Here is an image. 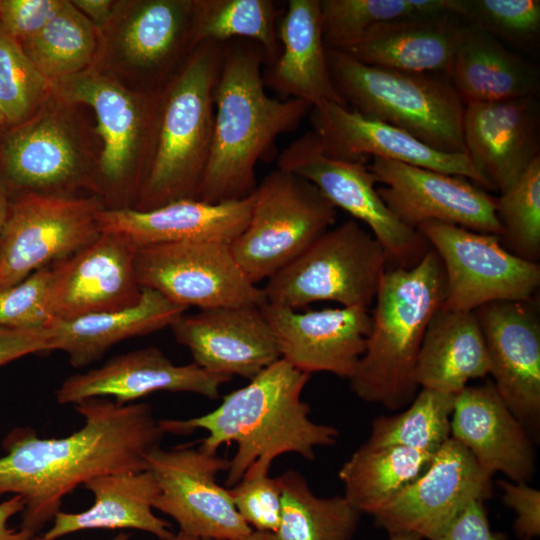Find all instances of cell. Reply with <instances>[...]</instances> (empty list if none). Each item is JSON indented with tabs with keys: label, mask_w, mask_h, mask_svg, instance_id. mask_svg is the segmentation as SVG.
Wrapping results in <instances>:
<instances>
[{
	"label": "cell",
	"mask_w": 540,
	"mask_h": 540,
	"mask_svg": "<svg viewBox=\"0 0 540 540\" xmlns=\"http://www.w3.org/2000/svg\"><path fill=\"white\" fill-rule=\"evenodd\" d=\"M459 27L450 13L398 18L376 24L345 53L371 66L447 75Z\"/></svg>",
	"instance_id": "obj_31"
},
{
	"label": "cell",
	"mask_w": 540,
	"mask_h": 540,
	"mask_svg": "<svg viewBox=\"0 0 540 540\" xmlns=\"http://www.w3.org/2000/svg\"><path fill=\"white\" fill-rule=\"evenodd\" d=\"M49 92L51 81L0 28V106L7 123L18 126L32 118Z\"/></svg>",
	"instance_id": "obj_42"
},
{
	"label": "cell",
	"mask_w": 540,
	"mask_h": 540,
	"mask_svg": "<svg viewBox=\"0 0 540 540\" xmlns=\"http://www.w3.org/2000/svg\"><path fill=\"white\" fill-rule=\"evenodd\" d=\"M260 309L282 359L310 375L327 372L347 379L352 376L371 330L368 308L298 312L266 302Z\"/></svg>",
	"instance_id": "obj_19"
},
{
	"label": "cell",
	"mask_w": 540,
	"mask_h": 540,
	"mask_svg": "<svg viewBox=\"0 0 540 540\" xmlns=\"http://www.w3.org/2000/svg\"><path fill=\"white\" fill-rule=\"evenodd\" d=\"M465 153L491 190L504 193L540 151V109L536 95L469 103L463 115Z\"/></svg>",
	"instance_id": "obj_21"
},
{
	"label": "cell",
	"mask_w": 540,
	"mask_h": 540,
	"mask_svg": "<svg viewBox=\"0 0 540 540\" xmlns=\"http://www.w3.org/2000/svg\"><path fill=\"white\" fill-rule=\"evenodd\" d=\"M25 508L24 499L20 495H12L0 503V540H34L36 536L19 528L14 530L8 527L10 518L22 513Z\"/></svg>",
	"instance_id": "obj_49"
},
{
	"label": "cell",
	"mask_w": 540,
	"mask_h": 540,
	"mask_svg": "<svg viewBox=\"0 0 540 540\" xmlns=\"http://www.w3.org/2000/svg\"><path fill=\"white\" fill-rule=\"evenodd\" d=\"M230 377L210 373L195 363L174 364L158 347L115 356L98 368L67 377L56 390L60 404H78L96 397H113L128 404L148 394L189 392L217 399Z\"/></svg>",
	"instance_id": "obj_23"
},
{
	"label": "cell",
	"mask_w": 540,
	"mask_h": 540,
	"mask_svg": "<svg viewBox=\"0 0 540 540\" xmlns=\"http://www.w3.org/2000/svg\"><path fill=\"white\" fill-rule=\"evenodd\" d=\"M193 363L221 376L252 379L281 358L260 307H219L182 315L170 327Z\"/></svg>",
	"instance_id": "obj_22"
},
{
	"label": "cell",
	"mask_w": 540,
	"mask_h": 540,
	"mask_svg": "<svg viewBox=\"0 0 540 540\" xmlns=\"http://www.w3.org/2000/svg\"><path fill=\"white\" fill-rule=\"evenodd\" d=\"M75 410L84 425L69 436L41 438L30 428H16L2 443L0 495L24 499L20 528L34 536L60 511L63 497L87 480L147 470L146 457L165 434L146 403L96 397Z\"/></svg>",
	"instance_id": "obj_1"
},
{
	"label": "cell",
	"mask_w": 540,
	"mask_h": 540,
	"mask_svg": "<svg viewBox=\"0 0 540 540\" xmlns=\"http://www.w3.org/2000/svg\"><path fill=\"white\" fill-rule=\"evenodd\" d=\"M533 299L498 301L473 311L493 384L532 439L540 430V319Z\"/></svg>",
	"instance_id": "obj_18"
},
{
	"label": "cell",
	"mask_w": 540,
	"mask_h": 540,
	"mask_svg": "<svg viewBox=\"0 0 540 540\" xmlns=\"http://www.w3.org/2000/svg\"><path fill=\"white\" fill-rule=\"evenodd\" d=\"M51 92L68 103L93 108L103 141L100 175L108 190L116 193L126 184L137 197L141 178L136 169L140 153L147 150L148 157L158 93L134 95L92 70L51 81Z\"/></svg>",
	"instance_id": "obj_14"
},
{
	"label": "cell",
	"mask_w": 540,
	"mask_h": 540,
	"mask_svg": "<svg viewBox=\"0 0 540 540\" xmlns=\"http://www.w3.org/2000/svg\"><path fill=\"white\" fill-rule=\"evenodd\" d=\"M8 210H9V203L7 201V197L4 193V190L0 186V234L5 224V221L8 215Z\"/></svg>",
	"instance_id": "obj_51"
},
{
	"label": "cell",
	"mask_w": 540,
	"mask_h": 540,
	"mask_svg": "<svg viewBox=\"0 0 540 540\" xmlns=\"http://www.w3.org/2000/svg\"><path fill=\"white\" fill-rule=\"evenodd\" d=\"M435 452L402 446H360L338 472L344 497L373 516L429 466Z\"/></svg>",
	"instance_id": "obj_34"
},
{
	"label": "cell",
	"mask_w": 540,
	"mask_h": 540,
	"mask_svg": "<svg viewBox=\"0 0 540 540\" xmlns=\"http://www.w3.org/2000/svg\"><path fill=\"white\" fill-rule=\"evenodd\" d=\"M105 208L98 196L20 194L9 204L0 234V290L94 241Z\"/></svg>",
	"instance_id": "obj_11"
},
{
	"label": "cell",
	"mask_w": 540,
	"mask_h": 540,
	"mask_svg": "<svg viewBox=\"0 0 540 540\" xmlns=\"http://www.w3.org/2000/svg\"><path fill=\"white\" fill-rule=\"evenodd\" d=\"M503 228L500 240L512 254L538 263L540 257V157L521 178L496 198Z\"/></svg>",
	"instance_id": "obj_39"
},
{
	"label": "cell",
	"mask_w": 540,
	"mask_h": 540,
	"mask_svg": "<svg viewBox=\"0 0 540 540\" xmlns=\"http://www.w3.org/2000/svg\"><path fill=\"white\" fill-rule=\"evenodd\" d=\"M63 0H0V28L19 43L39 32Z\"/></svg>",
	"instance_id": "obj_45"
},
{
	"label": "cell",
	"mask_w": 540,
	"mask_h": 540,
	"mask_svg": "<svg viewBox=\"0 0 540 540\" xmlns=\"http://www.w3.org/2000/svg\"><path fill=\"white\" fill-rule=\"evenodd\" d=\"M445 6L468 25L519 48L534 45L539 37L538 0H445Z\"/></svg>",
	"instance_id": "obj_40"
},
{
	"label": "cell",
	"mask_w": 540,
	"mask_h": 540,
	"mask_svg": "<svg viewBox=\"0 0 540 540\" xmlns=\"http://www.w3.org/2000/svg\"><path fill=\"white\" fill-rule=\"evenodd\" d=\"M498 486L503 503L515 513L514 531L521 540L540 536V491L528 482L501 479Z\"/></svg>",
	"instance_id": "obj_46"
},
{
	"label": "cell",
	"mask_w": 540,
	"mask_h": 540,
	"mask_svg": "<svg viewBox=\"0 0 540 540\" xmlns=\"http://www.w3.org/2000/svg\"><path fill=\"white\" fill-rule=\"evenodd\" d=\"M491 494L492 475L450 437L428 468L372 517L388 534L414 533L435 540L465 507Z\"/></svg>",
	"instance_id": "obj_15"
},
{
	"label": "cell",
	"mask_w": 540,
	"mask_h": 540,
	"mask_svg": "<svg viewBox=\"0 0 540 540\" xmlns=\"http://www.w3.org/2000/svg\"><path fill=\"white\" fill-rule=\"evenodd\" d=\"M129 539V535L126 534V533H119L117 536H115L113 539L111 540H128ZM35 540V538H34Z\"/></svg>",
	"instance_id": "obj_56"
},
{
	"label": "cell",
	"mask_w": 540,
	"mask_h": 540,
	"mask_svg": "<svg viewBox=\"0 0 540 540\" xmlns=\"http://www.w3.org/2000/svg\"><path fill=\"white\" fill-rule=\"evenodd\" d=\"M368 167L384 185L377 188L379 196L406 226L417 230L437 221L503 235L496 198L470 180L381 158H373Z\"/></svg>",
	"instance_id": "obj_16"
},
{
	"label": "cell",
	"mask_w": 540,
	"mask_h": 540,
	"mask_svg": "<svg viewBox=\"0 0 540 540\" xmlns=\"http://www.w3.org/2000/svg\"><path fill=\"white\" fill-rule=\"evenodd\" d=\"M222 57L223 43H199L159 90L150 149L132 209L148 211L178 199H197L212 146Z\"/></svg>",
	"instance_id": "obj_4"
},
{
	"label": "cell",
	"mask_w": 540,
	"mask_h": 540,
	"mask_svg": "<svg viewBox=\"0 0 540 540\" xmlns=\"http://www.w3.org/2000/svg\"><path fill=\"white\" fill-rule=\"evenodd\" d=\"M455 395L422 389L408 407L371 424L369 446H402L436 452L450 438Z\"/></svg>",
	"instance_id": "obj_38"
},
{
	"label": "cell",
	"mask_w": 540,
	"mask_h": 540,
	"mask_svg": "<svg viewBox=\"0 0 540 540\" xmlns=\"http://www.w3.org/2000/svg\"><path fill=\"white\" fill-rule=\"evenodd\" d=\"M71 2L95 27L106 25L113 15L114 2L110 0H74Z\"/></svg>",
	"instance_id": "obj_50"
},
{
	"label": "cell",
	"mask_w": 540,
	"mask_h": 540,
	"mask_svg": "<svg viewBox=\"0 0 540 540\" xmlns=\"http://www.w3.org/2000/svg\"><path fill=\"white\" fill-rule=\"evenodd\" d=\"M7 123V120H6V117L1 109V106H0V128H2L3 126H5Z\"/></svg>",
	"instance_id": "obj_55"
},
{
	"label": "cell",
	"mask_w": 540,
	"mask_h": 540,
	"mask_svg": "<svg viewBox=\"0 0 540 540\" xmlns=\"http://www.w3.org/2000/svg\"><path fill=\"white\" fill-rule=\"evenodd\" d=\"M270 468L253 465L241 480L229 489L236 510L254 530L274 533L280 522L281 489Z\"/></svg>",
	"instance_id": "obj_43"
},
{
	"label": "cell",
	"mask_w": 540,
	"mask_h": 540,
	"mask_svg": "<svg viewBox=\"0 0 540 540\" xmlns=\"http://www.w3.org/2000/svg\"><path fill=\"white\" fill-rule=\"evenodd\" d=\"M490 372L485 340L474 312L440 307L417 356L414 378L422 389L456 395L470 380Z\"/></svg>",
	"instance_id": "obj_32"
},
{
	"label": "cell",
	"mask_w": 540,
	"mask_h": 540,
	"mask_svg": "<svg viewBox=\"0 0 540 540\" xmlns=\"http://www.w3.org/2000/svg\"><path fill=\"white\" fill-rule=\"evenodd\" d=\"M450 437L487 473L528 482L536 471L533 439L498 394L493 382L466 386L455 395Z\"/></svg>",
	"instance_id": "obj_24"
},
{
	"label": "cell",
	"mask_w": 540,
	"mask_h": 540,
	"mask_svg": "<svg viewBox=\"0 0 540 540\" xmlns=\"http://www.w3.org/2000/svg\"><path fill=\"white\" fill-rule=\"evenodd\" d=\"M324 45L348 52L376 24L414 16L410 0H320Z\"/></svg>",
	"instance_id": "obj_41"
},
{
	"label": "cell",
	"mask_w": 540,
	"mask_h": 540,
	"mask_svg": "<svg viewBox=\"0 0 540 540\" xmlns=\"http://www.w3.org/2000/svg\"><path fill=\"white\" fill-rule=\"evenodd\" d=\"M185 310L157 291L142 288L141 299L131 307L71 320H51L50 350L63 351L73 367L82 368L123 340L171 327Z\"/></svg>",
	"instance_id": "obj_30"
},
{
	"label": "cell",
	"mask_w": 540,
	"mask_h": 540,
	"mask_svg": "<svg viewBox=\"0 0 540 540\" xmlns=\"http://www.w3.org/2000/svg\"><path fill=\"white\" fill-rule=\"evenodd\" d=\"M136 245L125 235L102 231L87 246L51 264L46 311L51 320L116 311L142 296L135 271Z\"/></svg>",
	"instance_id": "obj_17"
},
{
	"label": "cell",
	"mask_w": 540,
	"mask_h": 540,
	"mask_svg": "<svg viewBox=\"0 0 540 540\" xmlns=\"http://www.w3.org/2000/svg\"><path fill=\"white\" fill-rule=\"evenodd\" d=\"M135 271L142 288L186 309L266 303L263 288L249 280L229 244L182 241L138 247Z\"/></svg>",
	"instance_id": "obj_12"
},
{
	"label": "cell",
	"mask_w": 540,
	"mask_h": 540,
	"mask_svg": "<svg viewBox=\"0 0 540 540\" xmlns=\"http://www.w3.org/2000/svg\"><path fill=\"white\" fill-rule=\"evenodd\" d=\"M263 48L247 39L223 43L214 95V130L197 199L220 203L247 198L256 184L258 161L272 155L278 136L298 128L312 105L274 98L265 91Z\"/></svg>",
	"instance_id": "obj_3"
},
{
	"label": "cell",
	"mask_w": 540,
	"mask_h": 540,
	"mask_svg": "<svg viewBox=\"0 0 540 540\" xmlns=\"http://www.w3.org/2000/svg\"><path fill=\"white\" fill-rule=\"evenodd\" d=\"M39 72L50 81L86 70L96 49V27L71 1L36 34L20 43Z\"/></svg>",
	"instance_id": "obj_37"
},
{
	"label": "cell",
	"mask_w": 540,
	"mask_h": 540,
	"mask_svg": "<svg viewBox=\"0 0 540 540\" xmlns=\"http://www.w3.org/2000/svg\"><path fill=\"white\" fill-rule=\"evenodd\" d=\"M390 540H423L420 536L414 533H392L389 534Z\"/></svg>",
	"instance_id": "obj_53"
},
{
	"label": "cell",
	"mask_w": 540,
	"mask_h": 540,
	"mask_svg": "<svg viewBox=\"0 0 540 540\" xmlns=\"http://www.w3.org/2000/svg\"><path fill=\"white\" fill-rule=\"evenodd\" d=\"M281 489L276 540H351L361 513L344 497H319L296 470L277 477Z\"/></svg>",
	"instance_id": "obj_35"
},
{
	"label": "cell",
	"mask_w": 540,
	"mask_h": 540,
	"mask_svg": "<svg viewBox=\"0 0 540 540\" xmlns=\"http://www.w3.org/2000/svg\"><path fill=\"white\" fill-rule=\"evenodd\" d=\"M444 296V269L432 248L412 267L385 270L364 353L348 379L359 399L388 410L412 402L419 389L414 378L417 356Z\"/></svg>",
	"instance_id": "obj_5"
},
{
	"label": "cell",
	"mask_w": 540,
	"mask_h": 540,
	"mask_svg": "<svg viewBox=\"0 0 540 540\" xmlns=\"http://www.w3.org/2000/svg\"><path fill=\"white\" fill-rule=\"evenodd\" d=\"M5 176L24 192L66 195L65 187L81 175L74 135L56 113L41 111L18 125L2 148Z\"/></svg>",
	"instance_id": "obj_27"
},
{
	"label": "cell",
	"mask_w": 540,
	"mask_h": 540,
	"mask_svg": "<svg viewBox=\"0 0 540 540\" xmlns=\"http://www.w3.org/2000/svg\"><path fill=\"white\" fill-rule=\"evenodd\" d=\"M83 486L93 494V505L79 513L57 512L52 527L35 540H56L88 529H136L160 540L175 535L153 512L159 487L149 470L99 475Z\"/></svg>",
	"instance_id": "obj_28"
},
{
	"label": "cell",
	"mask_w": 540,
	"mask_h": 540,
	"mask_svg": "<svg viewBox=\"0 0 540 540\" xmlns=\"http://www.w3.org/2000/svg\"><path fill=\"white\" fill-rule=\"evenodd\" d=\"M241 540H276V538L274 537L273 533L253 530L249 535Z\"/></svg>",
	"instance_id": "obj_52"
},
{
	"label": "cell",
	"mask_w": 540,
	"mask_h": 540,
	"mask_svg": "<svg viewBox=\"0 0 540 540\" xmlns=\"http://www.w3.org/2000/svg\"><path fill=\"white\" fill-rule=\"evenodd\" d=\"M200 540H214V539H200Z\"/></svg>",
	"instance_id": "obj_57"
},
{
	"label": "cell",
	"mask_w": 540,
	"mask_h": 540,
	"mask_svg": "<svg viewBox=\"0 0 540 540\" xmlns=\"http://www.w3.org/2000/svg\"><path fill=\"white\" fill-rule=\"evenodd\" d=\"M333 84L346 105L446 153H465V105L449 77L371 66L327 50Z\"/></svg>",
	"instance_id": "obj_6"
},
{
	"label": "cell",
	"mask_w": 540,
	"mask_h": 540,
	"mask_svg": "<svg viewBox=\"0 0 540 540\" xmlns=\"http://www.w3.org/2000/svg\"><path fill=\"white\" fill-rule=\"evenodd\" d=\"M435 540H509L505 534L492 531L482 501L465 507Z\"/></svg>",
	"instance_id": "obj_47"
},
{
	"label": "cell",
	"mask_w": 540,
	"mask_h": 540,
	"mask_svg": "<svg viewBox=\"0 0 540 540\" xmlns=\"http://www.w3.org/2000/svg\"><path fill=\"white\" fill-rule=\"evenodd\" d=\"M253 200L252 193L244 199L220 203L178 199L148 211L105 208L98 220L101 232L123 234L137 248L182 241L230 245L247 227Z\"/></svg>",
	"instance_id": "obj_25"
},
{
	"label": "cell",
	"mask_w": 540,
	"mask_h": 540,
	"mask_svg": "<svg viewBox=\"0 0 540 540\" xmlns=\"http://www.w3.org/2000/svg\"><path fill=\"white\" fill-rule=\"evenodd\" d=\"M193 0H141L132 2L119 32V47L126 61L149 74L168 73L182 56L195 48L191 20Z\"/></svg>",
	"instance_id": "obj_33"
},
{
	"label": "cell",
	"mask_w": 540,
	"mask_h": 540,
	"mask_svg": "<svg viewBox=\"0 0 540 540\" xmlns=\"http://www.w3.org/2000/svg\"><path fill=\"white\" fill-rule=\"evenodd\" d=\"M447 76L464 105L533 96L539 87L532 64L468 24L458 28Z\"/></svg>",
	"instance_id": "obj_29"
},
{
	"label": "cell",
	"mask_w": 540,
	"mask_h": 540,
	"mask_svg": "<svg viewBox=\"0 0 540 540\" xmlns=\"http://www.w3.org/2000/svg\"><path fill=\"white\" fill-rule=\"evenodd\" d=\"M441 260L442 308L473 312L498 301H527L540 285V266L509 252L500 237L427 221L417 228Z\"/></svg>",
	"instance_id": "obj_10"
},
{
	"label": "cell",
	"mask_w": 540,
	"mask_h": 540,
	"mask_svg": "<svg viewBox=\"0 0 540 540\" xmlns=\"http://www.w3.org/2000/svg\"><path fill=\"white\" fill-rule=\"evenodd\" d=\"M311 375L280 358L250 382L224 396L209 413L185 420H159L164 433L207 432L200 449L216 454L222 444L237 445L229 460L225 484L231 488L255 464L271 468L277 457L295 453L313 460L317 447L336 444L339 432L312 421L302 400Z\"/></svg>",
	"instance_id": "obj_2"
},
{
	"label": "cell",
	"mask_w": 540,
	"mask_h": 540,
	"mask_svg": "<svg viewBox=\"0 0 540 540\" xmlns=\"http://www.w3.org/2000/svg\"><path fill=\"white\" fill-rule=\"evenodd\" d=\"M277 29L281 52L263 74L265 86L281 97L301 99L312 107L323 103L348 107L331 78L320 0H289Z\"/></svg>",
	"instance_id": "obj_26"
},
{
	"label": "cell",
	"mask_w": 540,
	"mask_h": 540,
	"mask_svg": "<svg viewBox=\"0 0 540 540\" xmlns=\"http://www.w3.org/2000/svg\"><path fill=\"white\" fill-rule=\"evenodd\" d=\"M245 230L229 245L249 280L271 278L301 255L337 218L308 180L277 168L256 186Z\"/></svg>",
	"instance_id": "obj_8"
},
{
	"label": "cell",
	"mask_w": 540,
	"mask_h": 540,
	"mask_svg": "<svg viewBox=\"0 0 540 540\" xmlns=\"http://www.w3.org/2000/svg\"><path fill=\"white\" fill-rule=\"evenodd\" d=\"M310 121L326 154L364 161L365 156L464 177L482 189L489 184L466 154L438 151L409 133L335 103L312 107Z\"/></svg>",
	"instance_id": "obj_20"
},
{
	"label": "cell",
	"mask_w": 540,
	"mask_h": 540,
	"mask_svg": "<svg viewBox=\"0 0 540 540\" xmlns=\"http://www.w3.org/2000/svg\"><path fill=\"white\" fill-rule=\"evenodd\" d=\"M51 265L42 267L21 282L0 290V327L43 328L51 321L46 295Z\"/></svg>",
	"instance_id": "obj_44"
},
{
	"label": "cell",
	"mask_w": 540,
	"mask_h": 540,
	"mask_svg": "<svg viewBox=\"0 0 540 540\" xmlns=\"http://www.w3.org/2000/svg\"><path fill=\"white\" fill-rule=\"evenodd\" d=\"M171 540H198V539L179 530V532L175 534Z\"/></svg>",
	"instance_id": "obj_54"
},
{
	"label": "cell",
	"mask_w": 540,
	"mask_h": 540,
	"mask_svg": "<svg viewBox=\"0 0 540 540\" xmlns=\"http://www.w3.org/2000/svg\"><path fill=\"white\" fill-rule=\"evenodd\" d=\"M159 487L154 509L170 516L180 531L200 540H241L253 529L242 519L228 488L217 482L229 460L202 449L157 447L146 457Z\"/></svg>",
	"instance_id": "obj_13"
},
{
	"label": "cell",
	"mask_w": 540,
	"mask_h": 540,
	"mask_svg": "<svg viewBox=\"0 0 540 540\" xmlns=\"http://www.w3.org/2000/svg\"><path fill=\"white\" fill-rule=\"evenodd\" d=\"M278 16L272 0H193L192 42L196 47L204 41L251 40L263 48L270 66L281 52Z\"/></svg>",
	"instance_id": "obj_36"
},
{
	"label": "cell",
	"mask_w": 540,
	"mask_h": 540,
	"mask_svg": "<svg viewBox=\"0 0 540 540\" xmlns=\"http://www.w3.org/2000/svg\"><path fill=\"white\" fill-rule=\"evenodd\" d=\"M277 168L308 180L335 208L364 223L384 249L390 268L412 267L430 249L419 231L403 224L383 202L365 161L329 156L314 131L285 147Z\"/></svg>",
	"instance_id": "obj_9"
},
{
	"label": "cell",
	"mask_w": 540,
	"mask_h": 540,
	"mask_svg": "<svg viewBox=\"0 0 540 540\" xmlns=\"http://www.w3.org/2000/svg\"><path fill=\"white\" fill-rule=\"evenodd\" d=\"M51 330L0 327V366L23 356L51 351Z\"/></svg>",
	"instance_id": "obj_48"
},
{
	"label": "cell",
	"mask_w": 540,
	"mask_h": 540,
	"mask_svg": "<svg viewBox=\"0 0 540 540\" xmlns=\"http://www.w3.org/2000/svg\"><path fill=\"white\" fill-rule=\"evenodd\" d=\"M387 255L355 219L330 228L267 280L266 302L294 310L320 301L365 307L375 300Z\"/></svg>",
	"instance_id": "obj_7"
}]
</instances>
